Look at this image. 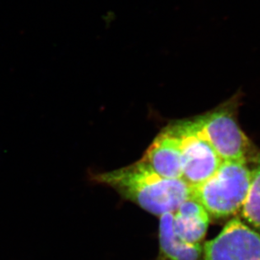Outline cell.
<instances>
[{"mask_svg": "<svg viewBox=\"0 0 260 260\" xmlns=\"http://www.w3.org/2000/svg\"><path fill=\"white\" fill-rule=\"evenodd\" d=\"M98 183L108 184L153 215L175 212L191 198L190 187L181 178H163L142 160L126 168L95 175Z\"/></svg>", "mask_w": 260, "mask_h": 260, "instance_id": "1", "label": "cell"}, {"mask_svg": "<svg viewBox=\"0 0 260 260\" xmlns=\"http://www.w3.org/2000/svg\"><path fill=\"white\" fill-rule=\"evenodd\" d=\"M250 181L251 169L248 163L222 161L210 179L192 188L191 198L205 208L210 217H230L243 207Z\"/></svg>", "mask_w": 260, "mask_h": 260, "instance_id": "2", "label": "cell"}, {"mask_svg": "<svg viewBox=\"0 0 260 260\" xmlns=\"http://www.w3.org/2000/svg\"><path fill=\"white\" fill-rule=\"evenodd\" d=\"M191 128L202 136L223 161H253L256 153L250 140L241 129L231 108H219L188 120Z\"/></svg>", "mask_w": 260, "mask_h": 260, "instance_id": "3", "label": "cell"}, {"mask_svg": "<svg viewBox=\"0 0 260 260\" xmlns=\"http://www.w3.org/2000/svg\"><path fill=\"white\" fill-rule=\"evenodd\" d=\"M182 141V175L191 189L212 177L223 160L212 146L191 128L188 120L173 123Z\"/></svg>", "mask_w": 260, "mask_h": 260, "instance_id": "4", "label": "cell"}, {"mask_svg": "<svg viewBox=\"0 0 260 260\" xmlns=\"http://www.w3.org/2000/svg\"><path fill=\"white\" fill-rule=\"evenodd\" d=\"M202 260H260V233L234 218L204 244Z\"/></svg>", "mask_w": 260, "mask_h": 260, "instance_id": "5", "label": "cell"}, {"mask_svg": "<svg viewBox=\"0 0 260 260\" xmlns=\"http://www.w3.org/2000/svg\"><path fill=\"white\" fill-rule=\"evenodd\" d=\"M163 178L182 175V141L173 124L160 133L141 159Z\"/></svg>", "mask_w": 260, "mask_h": 260, "instance_id": "6", "label": "cell"}, {"mask_svg": "<svg viewBox=\"0 0 260 260\" xmlns=\"http://www.w3.org/2000/svg\"><path fill=\"white\" fill-rule=\"evenodd\" d=\"M210 219L205 208L190 198L173 212V233L184 243L200 245L207 233Z\"/></svg>", "mask_w": 260, "mask_h": 260, "instance_id": "7", "label": "cell"}, {"mask_svg": "<svg viewBox=\"0 0 260 260\" xmlns=\"http://www.w3.org/2000/svg\"><path fill=\"white\" fill-rule=\"evenodd\" d=\"M173 213L160 216L159 243L162 260H202L204 244L193 245L181 241L173 229Z\"/></svg>", "mask_w": 260, "mask_h": 260, "instance_id": "8", "label": "cell"}, {"mask_svg": "<svg viewBox=\"0 0 260 260\" xmlns=\"http://www.w3.org/2000/svg\"><path fill=\"white\" fill-rule=\"evenodd\" d=\"M253 162L255 165L251 169L250 186L241 211L244 222L260 233V153Z\"/></svg>", "mask_w": 260, "mask_h": 260, "instance_id": "9", "label": "cell"}]
</instances>
